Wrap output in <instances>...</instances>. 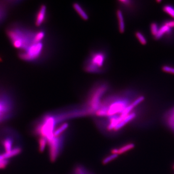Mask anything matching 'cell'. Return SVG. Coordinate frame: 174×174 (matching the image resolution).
I'll return each instance as SVG.
<instances>
[{
    "instance_id": "8fae6325",
    "label": "cell",
    "mask_w": 174,
    "mask_h": 174,
    "mask_svg": "<svg viewBox=\"0 0 174 174\" xmlns=\"http://www.w3.org/2000/svg\"><path fill=\"white\" fill-rule=\"evenodd\" d=\"M117 18L118 19V28L120 33H123L125 31V25L124 22V17L120 10H118L117 11Z\"/></svg>"
},
{
    "instance_id": "2e32d148",
    "label": "cell",
    "mask_w": 174,
    "mask_h": 174,
    "mask_svg": "<svg viewBox=\"0 0 174 174\" xmlns=\"http://www.w3.org/2000/svg\"><path fill=\"white\" fill-rule=\"evenodd\" d=\"M69 124L68 123H64L61 125L57 129L55 130L54 133V136H58L61 135V134H63L66 130H67Z\"/></svg>"
},
{
    "instance_id": "44dd1931",
    "label": "cell",
    "mask_w": 174,
    "mask_h": 174,
    "mask_svg": "<svg viewBox=\"0 0 174 174\" xmlns=\"http://www.w3.org/2000/svg\"><path fill=\"white\" fill-rule=\"evenodd\" d=\"M164 12L174 19V7L170 5H166L163 7Z\"/></svg>"
},
{
    "instance_id": "3957f363",
    "label": "cell",
    "mask_w": 174,
    "mask_h": 174,
    "mask_svg": "<svg viewBox=\"0 0 174 174\" xmlns=\"http://www.w3.org/2000/svg\"><path fill=\"white\" fill-rule=\"evenodd\" d=\"M14 106L11 95L6 90L0 89V124L12 115Z\"/></svg>"
},
{
    "instance_id": "f1b7e54d",
    "label": "cell",
    "mask_w": 174,
    "mask_h": 174,
    "mask_svg": "<svg viewBox=\"0 0 174 174\" xmlns=\"http://www.w3.org/2000/svg\"></svg>"
},
{
    "instance_id": "7a4b0ae2",
    "label": "cell",
    "mask_w": 174,
    "mask_h": 174,
    "mask_svg": "<svg viewBox=\"0 0 174 174\" xmlns=\"http://www.w3.org/2000/svg\"><path fill=\"white\" fill-rule=\"evenodd\" d=\"M57 124L54 116L47 115L43 117L34 127V134L47 139L49 141L55 137L54 135Z\"/></svg>"
},
{
    "instance_id": "cb8c5ba5",
    "label": "cell",
    "mask_w": 174,
    "mask_h": 174,
    "mask_svg": "<svg viewBox=\"0 0 174 174\" xmlns=\"http://www.w3.org/2000/svg\"><path fill=\"white\" fill-rule=\"evenodd\" d=\"M136 36L142 45H145L147 44V39L145 37V36L144 35V34H142L141 32L136 31Z\"/></svg>"
},
{
    "instance_id": "83f0119b",
    "label": "cell",
    "mask_w": 174,
    "mask_h": 174,
    "mask_svg": "<svg viewBox=\"0 0 174 174\" xmlns=\"http://www.w3.org/2000/svg\"><path fill=\"white\" fill-rule=\"evenodd\" d=\"M164 24L166 25V26L170 28L171 29L174 28V20H168L164 23Z\"/></svg>"
},
{
    "instance_id": "4316f807",
    "label": "cell",
    "mask_w": 174,
    "mask_h": 174,
    "mask_svg": "<svg viewBox=\"0 0 174 174\" xmlns=\"http://www.w3.org/2000/svg\"><path fill=\"white\" fill-rule=\"evenodd\" d=\"M8 164V159L0 160V169L4 168L7 166Z\"/></svg>"
},
{
    "instance_id": "ffe728a7",
    "label": "cell",
    "mask_w": 174,
    "mask_h": 174,
    "mask_svg": "<svg viewBox=\"0 0 174 174\" xmlns=\"http://www.w3.org/2000/svg\"><path fill=\"white\" fill-rule=\"evenodd\" d=\"M45 33L43 31H39L35 33L34 39H33V43H40L44 38Z\"/></svg>"
},
{
    "instance_id": "7c38bea8",
    "label": "cell",
    "mask_w": 174,
    "mask_h": 174,
    "mask_svg": "<svg viewBox=\"0 0 174 174\" xmlns=\"http://www.w3.org/2000/svg\"><path fill=\"white\" fill-rule=\"evenodd\" d=\"M22 150L19 147H15L11 151L3 153V156L5 159H9L11 157L19 155L22 152Z\"/></svg>"
},
{
    "instance_id": "4fadbf2b",
    "label": "cell",
    "mask_w": 174,
    "mask_h": 174,
    "mask_svg": "<svg viewBox=\"0 0 174 174\" xmlns=\"http://www.w3.org/2000/svg\"><path fill=\"white\" fill-rule=\"evenodd\" d=\"M171 31V29L166 26V25L164 24L159 28L158 32L157 33V35L154 37L155 39L159 40L163 36L166 34H168Z\"/></svg>"
},
{
    "instance_id": "d6986e66",
    "label": "cell",
    "mask_w": 174,
    "mask_h": 174,
    "mask_svg": "<svg viewBox=\"0 0 174 174\" xmlns=\"http://www.w3.org/2000/svg\"><path fill=\"white\" fill-rule=\"evenodd\" d=\"M167 120V123L169 127L174 131V109L169 112Z\"/></svg>"
},
{
    "instance_id": "ba28073f",
    "label": "cell",
    "mask_w": 174,
    "mask_h": 174,
    "mask_svg": "<svg viewBox=\"0 0 174 174\" xmlns=\"http://www.w3.org/2000/svg\"><path fill=\"white\" fill-rule=\"evenodd\" d=\"M47 7L44 4L42 5L39 10L35 18L36 26L39 27L41 26L44 22L46 18V13H47Z\"/></svg>"
},
{
    "instance_id": "5bb4252c",
    "label": "cell",
    "mask_w": 174,
    "mask_h": 174,
    "mask_svg": "<svg viewBox=\"0 0 174 174\" xmlns=\"http://www.w3.org/2000/svg\"><path fill=\"white\" fill-rule=\"evenodd\" d=\"M73 7H74V10H76V11L79 14V15L81 17L82 19L85 20H88V15L78 3H74Z\"/></svg>"
},
{
    "instance_id": "484cf974",
    "label": "cell",
    "mask_w": 174,
    "mask_h": 174,
    "mask_svg": "<svg viewBox=\"0 0 174 174\" xmlns=\"http://www.w3.org/2000/svg\"><path fill=\"white\" fill-rule=\"evenodd\" d=\"M162 70L165 73L174 74V67L169 65H164L162 67Z\"/></svg>"
},
{
    "instance_id": "277c9868",
    "label": "cell",
    "mask_w": 174,
    "mask_h": 174,
    "mask_svg": "<svg viewBox=\"0 0 174 174\" xmlns=\"http://www.w3.org/2000/svg\"><path fill=\"white\" fill-rule=\"evenodd\" d=\"M107 90V86L102 85L93 92L88 101L86 111L88 114H95L101 106V98Z\"/></svg>"
},
{
    "instance_id": "52a82bcc",
    "label": "cell",
    "mask_w": 174,
    "mask_h": 174,
    "mask_svg": "<svg viewBox=\"0 0 174 174\" xmlns=\"http://www.w3.org/2000/svg\"><path fill=\"white\" fill-rule=\"evenodd\" d=\"M64 136L63 135L55 136L52 140L48 141L49 150V156L52 161L57 160L62 150L64 141Z\"/></svg>"
},
{
    "instance_id": "8992f818",
    "label": "cell",
    "mask_w": 174,
    "mask_h": 174,
    "mask_svg": "<svg viewBox=\"0 0 174 174\" xmlns=\"http://www.w3.org/2000/svg\"><path fill=\"white\" fill-rule=\"evenodd\" d=\"M43 49V45L42 42L33 43L25 50L20 51L19 56L24 61H33L39 57Z\"/></svg>"
},
{
    "instance_id": "603a6c76",
    "label": "cell",
    "mask_w": 174,
    "mask_h": 174,
    "mask_svg": "<svg viewBox=\"0 0 174 174\" xmlns=\"http://www.w3.org/2000/svg\"><path fill=\"white\" fill-rule=\"evenodd\" d=\"M6 16V9L4 4L0 3V23L4 20Z\"/></svg>"
},
{
    "instance_id": "e0dca14e",
    "label": "cell",
    "mask_w": 174,
    "mask_h": 174,
    "mask_svg": "<svg viewBox=\"0 0 174 174\" xmlns=\"http://www.w3.org/2000/svg\"><path fill=\"white\" fill-rule=\"evenodd\" d=\"M39 151L43 152L44 151L46 146L48 143L47 139L43 137H40L38 140Z\"/></svg>"
},
{
    "instance_id": "30bf717a",
    "label": "cell",
    "mask_w": 174,
    "mask_h": 174,
    "mask_svg": "<svg viewBox=\"0 0 174 174\" xmlns=\"http://www.w3.org/2000/svg\"><path fill=\"white\" fill-rule=\"evenodd\" d=\"M14 139L12 137H6L1 141V144L3 145V147L4 148L5 152H8L11 150L15 147H13L14 144Z\"/></svg>"
},
{
    "instance_id": "d4e9b609",
    "label": "cell",
    "mask_w": 174,
    "mask_h": 174,
    "mask_svg": "<svg viewBox=\"0 0 174 174\" xmlns=\"http://www.w3.org/2000/svg\"><path fill=\"white\" fill-rule=\"evenodd\" d=\"M159 30L158 25L157 23L153 22L150 25V31H151V34L153 36L155 37L157 35V33L158 32Z\"/></svg>"
},
{
    "instance_id": "9a60e30c",
    "label": "cell",
    "mask_w": 174,
    "mask_h": 174,
    "mask_svg": "<svg viewBox=\"0 0 174 174\" xmlns=\"http://www.w3.org/2000/svg\"><path fill=\"white\" fill-rule=\"evenodd\" d=\"M134 147H135V145L134 143H129V144L123 145L120 148H118V154L120 155V154H122L126 152L129 150H132L133 148H134Z\"/></svg>"
},
{
    "instance_id": "5b68a950",
    "label": "cell",
    "mask_w": 174,
    "mask_h": 174,
    "mask_svg": "<svg viewBox=\"0 0 174 174\" xmlns=\"http://www.w3.org/2000/svg\"><path fill=\"white\" fill-rule=\"evenodd\" d=\"M106 56L104 53L98 52L91 55L85 66V70L90 73H98L104 66Z\"/></svg>"
},
{
    "instance_id": "6da1fadb",
    "label": "cell",
    "mask_w": 174,
    "mask_h": 174,
    "mask_svg": "<svg viewBox=\"0 0 174 174\" xmlns=\"http://www.w3.org/2000/svg\"><path fill=\"white\" fill-rule=\"evenodd\" d=\"M7 34L13 46L23 51L33 44L34 35L28 30L19 26L13 25L7 30Z\"/></svg>"
},
{
    "instance_id": "9c48e42d",
    "label": "cell",
    "mask_w": 174,
    "mask_h": 174,
    "mask_svg": "<svg viewBox=\"0 0 174 174\" xmlns=\"http://www.w3.org/2000/svg\"><path fill=\"white\" fill-rule=\"evenodd\" d=\"M136 115L134 112H132L130 114H129L128 115L126 116L120 122L118 123L117 124L116 127H115L113 131H118L120 130L121 128H122L124 126H125L127 123L130 122L132 120L136 118Z\"/></svg>"
},
{
    "instance_id": "7402d4cb",
    "label": "cell",
    "mask_w": 174,
    "mask_h": 174,
    "mask_svg": "<svg viewBox=\"0 0 174 174\" xmlns=\"http://www.w3.org/2000/svg\"><path fill=\"white\" fill-rule=\"evenodd\" d=\"M118 154H113L112 153L110 155L107 156V157L104 158L103 159L102 163L103 164H106L110 163V161H112L113 160L116 159L118 157Z\"/></svg>"
},
{
    "instance_id": "ac0fdd59",
    "label": "cell",
    "mask_w": 174,
    "mask_h": 174,
    "mask_svg": "<svg viewBox=\"0 0 174 174\" xmlns=\"http://www.w3.org/2000/svg\"><path fill=\"white\" fill-rule=\"evenodd\" d=\"M74 174H92L89 171L82 166H77L74 168Z\"/></svg>"
}]
</instances>
